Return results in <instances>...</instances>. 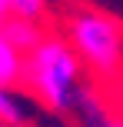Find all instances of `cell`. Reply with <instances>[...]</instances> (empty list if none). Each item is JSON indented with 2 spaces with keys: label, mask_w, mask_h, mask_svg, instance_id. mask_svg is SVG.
Segmentation results:
<instances>
[{
  "label": "cell",
  "mask_w": 123,
  "mask_h": 127,
  "mask_svg": "<svg viewBox=\"0 0 123 127\" xmlns=\"http://www.w3.org/2000/svg\"><path fill=\"white\" fill-rule=\"evenodd\" d=\"M67 40L80 54L93 77L113 87L123 77V24L90 3H77L67 13Z\"/></svg>",
  "instance_id": "obj_1"
},
{
  "label": "cell",
  "mask_w": 123,
  "mask_h": 127,
  "mask_svg": "<svg viewBox=\"0 0 123 127\" xmlns=\"http://www.w3.org/2000/svg\"><path fill=\"white\" fill-rule=\"evenodd\" d=\"M80 54L73 50V44L47 33L30 54H27V87L47 104V107H63L67 90H70L73 77L80 70Z\"/></svg>",
  "instance_id": "obj_2"
},
{
  "label": "cell",
  "mask_w": 123,
  "mask_h": 127,
  "mask_svg": "<svg viewBox=\"0 0 123 127\" xmlns=\"http://www.w3.org/2000/svg\"><path fill=\"white\" fill-rule=\"evenodd\" d=\"M0 30H3V37L10 40V44H17L23 54H30L33 47L47 37L43 27H40L33 17H23V13H10V17L3 20V27H0Z\"/></svg>",
  "instance_id": "obj_3"
},
{
  "label": "cell",
  "mask_w": 123,
  "mask_h": 127,
  "mask_svg": "<svg viewBox=\"0 0 123 127\" xmlns=\"http://www.w3.org/2000/svg\"><path fill=\"white\" fill-rule=\"evenodd\" d=\"M27 80V60H23V50L17 44L3 37L0 30V87H17V84Z\"/></svg>",
  "instance_id": "obj_4"
},
{
  "label": "cell",
  "mask_w": 123,
  "mask_h": 127,
  "mask_svg": "<svg viewBox=\"0 0 123 127\" xmlns=\"http://www.w3.org/2000/svg\"><path fill=\"white\" fill-rule=\"evenodd\" d=\"M10 3H13V13H23V17H33V20H40L47 10L43 0H10Z\"/></svg>",
  "instance_id": "obj_5"
},
{
  "label": "cell",
  "mask_w": 123,
  "mask_h": 127,
  "mask_svg": "<svg viewBox=\"0 0 123 127\" xmlns=\"http://www.w3.org/2000/svg\"><path fill=\"white\" fill-rule=\"evenodd\" d=\"M0 121H7V124H13V121H20V110H17V104L7 97V90L0 87Z\"/></svg>",
  "instance_id": "obj_6"
},
{
  "label": "cell",
  "mask_w": 123,
  "mask_h": 127,
  "mask_svg": "<svg viewBox=\"0 0 123 127\" xmlns=\"http://www.w3.org/2000/svg\"><path fill=\"white\" fill-rule=\"evenodd\" d=\"M113 104H117V110L123 114V77H120L117 84H113Z\"/></svg>",
  "instance_id": "obj_7"
},
{
  "label": "cell",
  "mask_w": 123,
  "mask_h": 127,
  "mask_svg": "<svg viewBox=\"0 0 123 127\" xmlns=\"http://www.w3.org/2000/svg\"><path fill=\"white\" fill-rule=\"evenodd\" d=\"M10 13H13V3L10 0H0V27H3V20L10 17Z\"/></svg>",
  "instance_id": "obj_8"
},
{
  "label": "cell",
  "mask_w": 123,
  "mask_h": 127,
  "mask_svg": "<svg viewBox=\"0 0 123 127\" xmlns=\"http://www.w3.org/2000/svg\"><path fill=\"white\" fill-rule=\"evenodd\" d=\"M110 127H123V124H110Z\"/></svg>",
  "instance_id": "obj_9"
}]
</instances>
